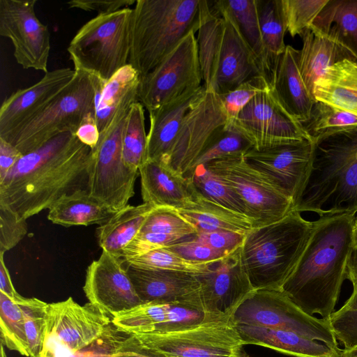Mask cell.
Instances as JSON below:
<instances>
[{
  "label": "cell",
  "mask_w": 357,
  "mask_h": 357,
  "mask_svg": "<svg viewBox=\"0 0 357 357\" xmlns=\"http://www.w3.org/2000/svg\"><path fill=\"white\" fill-rule=\"evenodd\" d=\"M211 3L223 17L225 28L215 71L206 91L221 95L235 89L261 73L252 51L231 17L225 10L215 8L213 1Z\"/></svg>",
  "instance_id": "23"
},
{
  "label": "cell",
  "mask_w": 357,
  "mask_h": 357,
  "mask_svg": "<svg viewBox=\"0 0 357 357\" xmlns=\"http://www.w3.org/2000/svg\"><path fill=\"white\" fill-rule=\"evenodd\" d=\"M165 248L185 259L197 263H216L228 256L225 253L197 241L195 236Z\"/></svg>",
  "instance_id": "49"
},
{
  "label": "cell",
  "mask_w": 357,
  "mask_h": 357,
  "mask_svg": "<svg viewBox=\"0 0 357 357\" xmlns=\"http://www.w3.org/2000/svg\"><path fill=\"white\" fill-rule=\"evenodd\" d=\"M316 101L357 116V60L344 59L326 69L313 89Z\"/></svg>",
  "instance_id": "30"
},
{
  "label": "cell",
  "mask_w": 357,
  "mask_h": 357,
  "mask_svg": "<svg viewBox=\"0 0 357 357\" xmlns=\"http://www.w3.org/2000/svg\"><path fill=\"white\" fill-rule=\"evenodd\" d=\"M92 152L74 133L57 135L23 155L0 181V204L27 219L87 190Z\"/></svg>",
  "instance_id": "1"
},
{
  "label": "cell",
  "mask_w": 357,
  "mask_h": 357,
  "mask_svg": "<svg viewBox=\"0 0 357 357\" xmlns=\"http://www.w3.org/2000/svg\"><path fill=\"white\" fill-rule=\"evenodd\" d=\"M115 357H161L145 346L135 335H128L121 343Z\"/></svg>",
  "instance_id": "54"
},
{
  "label": "cell",
  "mask_w": 357,
  "mask_h": 357,
  "mask_svg": "<svg viewBox=\"0 0 357 357\" xmlns=\"http://www.w3.org/2000/svg\"><path fill=\"white\" fill-rule=\"evenodd\" d=\"M229 319L178 304L148 303L113 316L112 322L121 331L137 335L167 333Z\"/></svg>",
  "instance_id": "20"
},
{
  "label": "cell",
  "mask_w": 357,
  "mask_h": 357,
  "mask_svg": "<svg viewBox=\"0 0 357 357\" xmlns=\"http://www.w3.org/2000/svg\"><path fill=\"white\" fill-rule=\"evenodd\" d=\"M357 245V218H355L354 227V245Z\"/></svg>",
  "instance_id": "61"
},
{
  "label": "cell",
  "mask_w": 357,
  "mask_h": 357,
  "mask_svg": "<svg viewBox=\"0 0 357 357\" xmlns=\"http://www.w3.org/2000/svg\"><path fill=\"white\" fill-rule=\"evenodd\" d=\"M125 265L123 258L102 250L86 271V297L111 317L143 304Z\"/></svg>",
  "instance_id": "18"
},
{
  "label": "cell",
  "mask_w": 357,
  "mask_h": 357,
  "mask_svg": "<svg viewBox=\"0 0 357 357\" xmlns=\"http://www.w3.org/2000/svg\"><path fill=\"white\" fill-rule=\"evenodd\" d=\"M22 305L29 357H40L45 336L47 303L36 298H26Z\"/></svg>",
  "instance_id": "45"
},
{
  "label": "cell",
  "mask_w": 357,
  "mask_h": 357,
  "mask_svg": "<svg viewBox=\"0 0 357 357\" xmlns=\"http://www.w3.org/2000/svg\"><path fill=\"white\" fill-rule=\"evenodd\" d=\"M213 6L227 12L252 51L261 75L269 82L265 48L259 22L256 0H219ZM270 84V82H269Z\"/></svg>",
  "instance_id": "35"
},
{
  "label": "cell",
  "mask_w": 357,
  "mask_h": 357,
  "mask_svg": "<svg viewBox=\"0 0 357 357\" xmlns=\"http://www.w3.org/2000/svg\"><path fill=\"white\" fill-rule=\"evenodd\" d=\"M1 357H6L5 347L1 343Z\"/></svg>",
  "instance_id": "62"
},
{
  "label": "cell",
  "mask_w": 357,
  "mask_h": 357,
  "mask_svg": "<svg viewBox=\"0 0 357 357\" xmlns=\"http://www.w3.org/2000/svg\"><path fill=\"white\" fill-rule=\"evenodd\" d=\"M3 255L4 254H0V292L14 301L21 302L25 298L15 290L9 271L6 266Z\"/></svg>",
  "instance_id": "57"
},
{
  "label": "cell",
  "mask_w": 357,
  "mask_h": 357,
  "mask_svg": "<svg viewBox=\"0 0 357 357\" xmlns=\"http://www.w3.org/2000/svg\"><path fill=\"white\" fill-rule=\"evenodd\" d=\"M312 24L340 40L357 59V0H329Z\"/></svg>",
  "instance_id": "37"
},
{
  "label": "cell",
  "mask_w": 357,
  "mask_h": 357,
  "mask_svg": "<svg viewBox=\"0 0 357 357\" xmlns=\"http://www.w3.org/2000/svg\"><path fill=\"white\" fill-rule=\"evenodd\" d=\"M301 37L303 47L299 50V70L307 91L314 98V83L327 68L344 59H357L340 40L313 24H310Z\"/></svg>",
  "instance_id": "26"
},
{
  "label": "cell",
  "mask_w": 357,
  "mask_h": 357,
  "mask_svg": "<svg viewBox=\"0 0 357 357\" xmlns=\"http://www.w3.org/2000/svg\"><path fill=\"white\" fill-rule=\"evenodd\" d=\"M75 135L82 143L89 146L92 150L95 149L100 138L95 114H90L85 118Z\"/></svg>",
  "instance_id": "55"
},
{
  "label": "cell",
  "mask_w": 357,
  "mask_h": 357,
  "mask_svg": "<svg viewBox=\"0 0 357 357\" xmlns=\"http://www.w3.org/2000/svg\"><path fill=\"white\" fill-rule=\"evenodd\" d=\"M199 26V0H137L132 8L128 63L145 75Z\"/></svg>",
  "instance_id": "5"
},
{
  "label": "cell",
  "mask_w": 357,
  "mask_h": 357,
  "mask_svg": "<svg viewBox=\"0 0 357 357\" xmlns=\"http://www.w3.org/2000/svg\"><path fill=\"white\" fill-rule=\"evenodd\" d=\"M195 33H189L155 68L140 77L138 101L149 112L202 85Z\"/></svg>",
  "instance_id": "13"
},
{
  "label": "cell",
  "mask_w": 357,
  "mask_h": 357,
  "mask_svg": "<svg viewBox=\"0 0 357 357\" xmlns=\"http://www.w3.org/2000/svg\"><path fill=\"white\" fill-rule=\"evenodd\" d=\"M139 82V74L128 63L105 83L96 107L100 137L118 117L128 114L131 105L138 101Z\"/></svg>",
  "instance_id": "29"
},
{
  "label": "cell",
  "mask_w": 357,
  "mask_h": 357,
  "mask_svg": "<svg viewBox=\"0 0 357 357\" xmlns=\"http://www.w3.org/2000/svg\"><path fill=\"white\" fill-rule=\"evenodd\" d=\"M126 116L116 121L92 150L87 190L116 213L128 204L135 195L139 171L129 169L122 155V137Z\"/></svg>",
  "instance_id": "12"
},
{
  "label": "cell",
  "mask_w": 357,
  "mask_h": 357,
  "mask_svg": "<svg viewBox=\"0 0 357 357\" xmlns=\"http://www.w3.org/2000/svg\"><path fill=\"white\" fill-rule=\"evenodd\" d=\"M23 155L13 145L0 137V181Z\"/></svg>",
  "instance_id": "56"
},
{
  "label": "cell",
  "mask_w": 357,
  "mask_h": 357,
  "mask_svg": "<svg viewBox=\"0 0 357 357\" xmlns=\"http://www.w3.org/2000/svg\"><path fill=\"white\" fill-rule=\"evenodd\" d=\"M230 319L234 325L291 331L339 349L330 321L305 313L282 291H252Z\"/></svg>",
  "instance_id": "8"
},
{
  "label": "cell",
  "mask_w": 357,
  "mask_h": 357,
  "mask_svg": "<svg viewBox=\"0 0 357 357\" xmlns=\"http://www.w3.org/2000/svg\"><path fill=\"white\" fill-rule=\"evenodd\" d=\"M312 153L313 142L302 139L261 149L252 147L243 158L290 199L295 206L310 172Z\"/></svg>",
  "instance_id": "16"
},
{
  "label": "cell",
  "mask_w": 357,
  "mask_h": 357,
  "mask_svg": "<svg viewBox=\"0 0 357 357\" xmlns=\"http://www.w3.org/2000/svg\"><path fill=\"white\" fill-rule=\"evenodd\" d=\"M245 344H255L294 357H341L342 349L296 332L261 326L234 325Z\"/></svg>",
  "instance_id": "28"
},
{
  "label": "cell",
  "mask_w": 357,
  "mask_h": 357,
  "mask_svg": "<svg viewBox=\"0 0 357 357\" xmlns=\"http://www.w3.org/2000/svg\"><path fill=\"white\" fill-rule=\"evenodd\" d=\"M252 147V143L245 136L227 123L212 135L185 175L200 165H204L227 156L244 155Z\"/></svg>",
  "instance_id": "42"
},
{
  "label": "cell",
  "mask_w": 357,
  "mask_h": 357,
  "mask_svg": "<svg viewBox=\"0 0 357 357\" xmlns=\"http://www.w3.org/2000/svg\"><path fill=\"white\" fill-rule=\"evenodd\" d=\"M301 124L312 142L341 130L357 127V116L315 101L309 117Z\"/></svg>",
  "instance_id": "40"
},
{
  "label": "cell",
  "mask_w": 357,
  "mask_h": 357,
  "mask_svg": "<svg viewBox=\"0 0 357 357\" xmlns=\"http://www.w3.org/2000/svg\"><path fill=\"white\" fill-rule=\"evenodd\" d=\"M98 306L79 305L69 297L47 303L45 336L40 357H71L99 338L112 324Z\"/></svg>",
  "instance_id": "10"
},
{
  "label": "cell",
  "mask_w": 357,
  "mask_h": 357,
  "mask_svg": "<svg viewBox=\"0 0 357 357\" xmlns=\"http://www.w3.org/2000/svg\"><path fill=\"white\" fill-rule=\"evenodd\" d=\"M329 0H280L287 31L301 36Z\"/></svg>",
  "instance_id": "44"
},
{
  "label": "cell",
  "mask_w": 357,
  "mask_h": 357,
  "mask_svg": "<svg viewBox=\"0 0 357 357\" xmlns=\"http://www.w3.org/2000/svg\"><path fill=\"white\" fill-rule=\"evenodd\" d=\"M240 248L213 264L206 273L197 275L204 312L231 318L254 291L241 264Z\"/></svg>",
  "instance_id": "19"
},
{
  "label": "cell",
  "mask_w": 357,
  "mask_h": 357,
  "mask_svg": "<svg viewBox=\"0 0 357 357\" xmlns=\"http://www.w3.org/2000/svg\"><path fill=\"white\" fill-rule=\"evenodd\" d=\"M340 310H357V283L353 284V292Z\"/></svg>",
  "instance_id": "59"
},
{
  "label": "cell",
  "mask_w": 357,
  "mask_h": 357,
  "mask_svg": "<svg viewBox=\"0 0 357 357\" xmlns=\"http://www.w3.org/2000/svg\"><path fill=\"white\" fill-rule=\"evenodd\" d=\"M161 357H252L231 319L178 331L135 335Z\"/></svg>",
  "instance_id": "11"
},
{
  "label": "cell",
  "mask_w": 357,
  "mask_h": 357,
  "mask_svg": "<svg viewBox=\"0 0 357 357\" xmlns=\"http://www.w3.org/2000/svg\"><path fill=\"white\" fill-rule=\"evenodd\" d=\"M36 0H0V35L13 45L16 62L24 69L46 73L50 33L37 17Z\"/></svg>",
  "instance_id": "14"
},
{
  "label": "cell",
  "mask_w": 357,
  "mask_h": 357,
  "mask_svg": "<svg viewBox=\"0 0 357 357\" xmlns=\"http://www.w3.org/2000/svg\"><path fill=\"white\" fill-rule=\"evenodd\" d=\"M126 266L142 303H174L203 311L197 275Z\"/></svg>",
  "instance_id": "22"
},
{
  "label": "cell",
  "mask_w": 357,
  "mask_h": 357,
  "mask_svg": "<svg viewBox=\"0 0 357 357\" xmlns=\"http://www.w3.org/2000/svg\"><path fill=\"white\" fill-rule=\"evenodd\" d=\"M135 0H116V1H97V0H72L67 3L70 8H77L85 11H96L99 14H105L128 8L135 4Z\"/></svg>",
  "instance_id": "53"
},
{
  "label": "cell",
  "mask_w": 357,
  "mask_h": 357,
  "mask_svg": "<svg viewBox=\"0 0 357 357\" xmlns=\"http://www.w3.org/2000/svg\"><path fill=\"white\" fill-rule=\"evenodd\" d=\"M197 192L205 199L248 218L246 208L232 189L205 165H200L185 176ZM252 221V220H251Z\"/></svg>",
  "instance_id": "39"
},
{
  "label": "cell",
  "mask_w": 357,
  "mask_h": 357,
  "mask_svg": "<svg viewBox=\"0 0 357 357\" xmlns=\"http://www.w3.org/2000/svg\"><path fill=\"white\" fill-rule=\"evenodd\" d=\"M225 21L212 3L199 0V26L197 38L204 86L207 90L215 71L220 51Z\"/></svg>",
  "instance_id": "33"
},
{
  "label": "cell",
  "mask_w": 357,
  "mask_h": 357,
  "mask_svg": "<svg viewBox=\"0 0 357 357\" xmlns=\"http://www.w3.org/2000/svg\"><path fill=\"white\" fill-rule=\"evenodd\" d=\"M28 231L26 219L0 204V254L16 246Z\"/></svg>",
  "instance_id": "48"
},
{
  "label": "cell",
  "mask_w": 357,
  "mask_h": 357,
  "mask_svg": "<svg viewBox=\"0 0 357 357\" xmlns=\"http://www.w3.org/2000/svg\"><path fill=\"white\" fill-rule=\"evenodd\" d=\"M313 222L292 211L272 223L253 227L240 248L242 266L254 290L281 289L297 265Z\"/></svg>",
  "instance_id": "4"
},
{
  "label": "cell",
  "mask_w": 357,
  "mask_h": 357,
  "mask_svg": "<svg viewBox=\"0 0 357 357\" xmlns=\"http://www.w3.org/2000/svg\"><path fill=\"white\" fill-rule=\"evenodd\" d=\"M105 82L75 70L71 82L39 114L17 130L1 137L22 154L31 152L59 135L72 132L96 107Z\"/></svg>",
  "instance_id": "6"
},
{
  "label": "cell",
  "mask_w": 357,
  "mask_h": 357,
  "mask_svg": "<svg viewBox=\"0 0 357 357\" xmlns=\"http://www.w3.org/2000/svg\"><path fill=\"white\" fill-rule=\"evenodd\" d=\"M347 278L353 284L357 283V245L353 246L349 257L347 267Z\"/></svg>",
  "instance_id": "58"
},
{
  "label": "cell",
  "mask_w": 357,
  "mask_h": 357,
  "mask_svg": "<svg viewBox=\"0 0 357 357\" xmlns=\"http://www.w3.org/2000/svg\"><path fill=\"white\" fill-rule=\"evenodd\" d=\"M122 155L126 167L134 171H139L147 160L144 107L139 101L131 105L126 117L122 137Z\"/></svg>",
  "instance_id": "38"
},
{
  "label": "cell",
  "mask_w": 357,
  "mask_h": 357,
  "mask_svg": "<svg viewBox=\"0 0 357 357\" xmlns=\"http://www.w3.org/2000/svg\"><path fill=\"white\" fill-rule=\"evenodd\" d=\"M132 8L99 14L86 22L67 48L74 70L106 82L128 64Z\"/></svg>",
  "instance_id": "7"
},
{
  "label": "cell",
  "mask_w": 357,
  "mask_h": 357,
  "mask_svg": "<svg viewBox=\"0 0 357 357\" xmlns=\"http://www.w3.org/2000/svg\"><path fill=\"white\" fill-rule=\"evenodd\" d=\"M267 69L271 85L279 59L285 50L287 31L280 0H256Z\"/></svg>",
  "instance_id": "36"
},
{
  "label": "cell",
  "mask_w": 357,
  "mask_h": 357,
  "mask_svg": "<svg viewBox=\"0 0 357 357\" xmlns=\"http://www.w3.org/2000/svg\"><path fill=\"white\" fill-rule=\"evenodd\" d=\"M206 92L202 84L149 112L150 128L147 134V160H165L185 116Z\"/></svg>",
  "instance_id": "25"
},
{
  "label": "cell",
  "mask_w": 357,
  "mask_h": 357,
  "mask_svg": "<svg viewBox=\"0 0 357 357\" xmlns=\"http://www.w3.org/2000/svg\"><path fill=\"white\" fill-rule=\"evenodd\" d=\"M75 70L48 71L36 83L6 98L0 108V137L17 130L42 112L71 82Z\"/></svg>",
  "instance_id": "21"
},
{
  "label": "cell",
  "mask_w": 357,
  "mask_h": 357,
  "mask_svg": "<svg viewBox=\"0 0 357 357\" xmlns=\"http://www.w3.org/2000/svg\"><path fill=\"white\" fill-rule=\"evenodd\" d=\"M197 195L196 204L192 208L177 211L195 227L197 234L216 231L246 234L254 227L249 218L222 207L202 197L198 192Z\"/></svg>",
  "instance_id": "34"
},
{
  "label": "cell",
  "mask_w": 357,
  "mask_h": 357,
  "mask_svg": "<svg viewBox=\"0 0 357 357\" xmlns=\"http://www.w3.org/2000/svg\"><path fill=\"white\" fill-rule=\"evenodd\" d=\"M245 234L231 231L198 233L195 238L229 255L239 249Z\"/></svg>",
  "instance_id": "52"
},
{
  "label": "cell",
  "mask_w": 357,
  "mask_h": 357,
  "mask_svg": "<svg viewBox=\"0 0 357 357\" xmlns=\"http://www.w3.org/2000/svg\"><path fill=\"white\" fill-rule=\"evenodd\" d=\"M139 233L192 237L197 234V231L177 211L168 208H156L149 213Z\"/></svg>",
  "instance_id": "46"
},
{
  "label": "cell",
  "mask_w": 357,
  "mask_h": 357,
  "mask_svg": "<svg viewBox=\"0 0 357 357\" xmlns=\"http://www.w3.org/2000/svg\"><path fill=\"white\" fill-rule=\"evenodd\" d=\"M341 357H357V347L351 349H342Z\"/></svg>",
  "instance_id": "60"
},
{
  "label": "cell",
  "mask_w": 357,
  "mask_h": 357,
  "mask_svg": "<svg viewBox=\"0 0 357 357\" xmlns=\"http://www.w3.org/2000/svg\"><path fill=\"white\" fill-rule=\"evenodd\" d=\"M355 217L313 221L307 245L281 291L305 313L328 320L334 312L354 245Z\"/></svg>",
  "instance_id": "2"
},
{
  "label": "cell",
  "mask_w": 357,
  "mask_h": 357,
  "mask_svg": "<svg viewBox=\"0 0 357 357\" xmlns=\"http://www.w3.org/2000/svg\"><path fill=\"white\" fill-rule=\"evenodd\" d=\"M25 298L16 302L0 292V333L1 343L5 347L29 357L22 305Z\"/></svg>",
  "instance_id": "41"
},
{
  "label": "cell",
  "mask_w": 357,
  "mask_h": 357,
  "mask_svg": "<svg viewBox=\"0 0 357 357\" xmlns=\"http://www.w3.org/2000/svg\"><path fill=\"white\" fill-rule=\"evenodd\" d=\"M332 330L344 349L357 347V310H342L333 312L329 319Z\"/></svg>",
  "instance_id": "51"
},
{
  "label": "cell",
  "mask_w": 357,
  "mask_h": 357,
  "mask_svg": "<svg viewBox=\"0 0 357 357\" xmlns=\"http://www.w3.org/2000/svg\"><path fill=\"white\" fill-rule=\"evenodd\" d=\"M294 210L319 218L357 213V127L313 142L310 172Z\"/></svg>",
  "instance_id": "3"
},
{
  "label": "cell",
  "mask_w": 357,
  "mask_h": 357,
  "mask_svg": "<svg viewBox=\"0 0 357 357\" xmlns=\"http://www.w3.org/2000/svg\"><path fill=\"white\" fill-rule=\"evenodd\" d=\"M124 261L127 265L135 268L165 270L194 275L206 273L214 264L190 261L165 248L155 249L139 256L127 258Z\"/></svg>",
  "instance_id": "43"
},
{
  "label": "cell",
  "mask_w": 357,
  "mask_h": 357,
  "mask_svg": "<svg viewBox=\"0 0 357 357\" xmlns=\"http://www.w3.org/2000/svg\"><path fill=\"white\" fill-rule=\"evenodd\" d=\"M298 58L299 50L287 45L279 59L271 91L284 109L301 123L309 117L316 100L302 79Z\"/></svg>",
  "instance_id": "27"
},
{
  "label": "cell",
  "mask_w": 357,
  "mask_h": 357,
  "mask_svg": "<svg viewBox=\"0 0 357 357\" xmlns=\"http://www.w3.org/2000/svg\"><path fill=\"white\" fill-rule=\"evenodd\" d=\"M271 88L268 80L262 75H255L243 82L235 89L218 95L225 110L229 122L258 93Z\"/></svg>",
  "instance_id": "47"
},
{
  "label": "cell",
  "mask_w": 357,
  "mask_h": 357,
  "mask_svg": "<svg viewBox=\"0 0 357 357\" xmlns=\"http://www.w3.org/2000/svg\"><path fill=\"white\" fill-rule=\"evenodd\" d=\"M128 335L112 322L99 338L71 357H115L121 343Z\"/></svg>",
  "instance_id": "50"
},
{
  "label": "cell",
  "mask_w": 357,
  "mask_h": 357,
  "mask_svg": "<svg viewBox=\"0 0 357 357\" xmlns=\"http://www.w3.org/2000/svg\"><path fill=\"white\" fill-rule=\"evenodd\" d=\"M153 208L145 203L137 206L128 204L114 213L107 222L96 229L99 246L102 250L123 258L126 248L137 236Z\"/></svg>",
  "instance_id": "31"
},
{
  "label": "cell",
  "mask_w": 357,
  "mask_h": 357,
  "mask_svg": "<svg viewBox=\"0 0 357 357\" xmlns=\"http://www.w3.org/2000/svg\"><path fill=\"white\" fill-rule=\"evenodd\" d=\"M229 119L218 96L206 92L185 116L163 163L185 176L212 135Z\"/></svg>",
  "instance_id": "17"
},
{
  "label": "cell",
  "mask_w": 357,
  "mask_h": 357,
  "mask_svg": "<svg viewBox=\"0 0 357 357\" xmlns=\"http://www.w3.org/2000/svg\"><path fill=\"white\" fill-rule=\"evenodd\" d=\"M204 165L239 197L254 227L278 221L294 211L292 201L250 165L243 155L227 156Z\"/></svg>",
  "instance_id": "9"
},
{
  "label": "cell",
  "mask_w": 357,
  "mask_h": 357,
  "mask_svg": "<svg viewBox=\"0 0 357 357\" xmlns=\"http://www.w3.org/2000/svg\"><path fill=\"white\" fill-rule=\"evenodd\" d=\"M114 212L92 197L87 190L67 195L56 201L50 208L47 219L63 227L102 225Z\"/></svg>",
  "instance_id": "32"
},
{
  "label": "cell",
  "mask_w": 357,
  "mask_h": 357,
  "mask_svg": "<svg viewBox=\"0 0 357 357\" xmlns=\"http://www.w3.org/2000/svg\"><path fill=\"white\" fill-rule=\"evenodd\" d=\"M227 125L245 136L256 149L311 140L301 123L280 105L271 88L255 96Z\"/></svg>",
  "instance_id": "15"
},
{
  "label": "cell",
  "mask_w": 357,
  "mask_h": 357,
  "mask_svg": "<svg viewBox=\"0 0 357 357\" xmlns=\"http://www.w3.org/2000/svg\"><path fill=\"white\" fill-rule=\"evenodd\" d=\"M143 203L176 211L192 208L197 192L190 178L160 160L148 159L139 169Z\"/></svg>",
  "instance_id": "24"
}]
</instances>
